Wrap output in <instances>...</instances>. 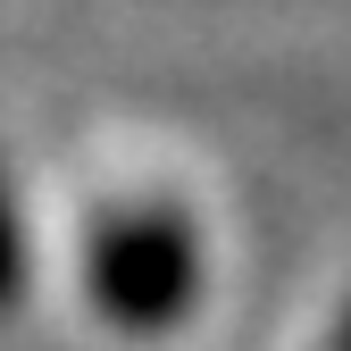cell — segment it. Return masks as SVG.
<instances>
[{"mask_svg": "<svg viewBox=\"0 0 351 351\" xmlns=\"http://www.w3.org/2000/svg\"><path fill=\"white\" fill-rule=\"evenodd\" d=\"M84 276H93L101 318L125 335H167L193 310L201 293V243L193 217L167 201H125L93 226V251H84Z\"/></svg>", "mask_w": 351, "mask_h": 351, "instance_id": "cell-1", "label": "cell"}, {"mask_svg": "<svg viewBox=\"0 0 351 351\" xmlns=\"http://www.w3.org/2000/svg\"><path fill=\"white\" fill-rule=\"evenodd\" d=\"M318 351H351V301H343V318L326 326V343H318Z\"/></svg>", "mask_w": 351, "mask_h": 351, "instance_id": "cell-3", "label": "cell"}, {"mask_svg": "<svg viewBox=\"0 0 351 351\" xmlns=\"http://www.w3.org/2000/svg\"><path fill=\"white\" fill-rule=\"evenodd\" d=\"M17 285H25V217H17L9 176H0V310L17 301Z\"/></svg>", "mask_w": 351, "mask_h": 351, "instance_id": "cell-2", "label": "cell"}]
</instances>
